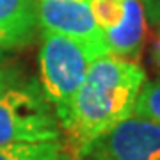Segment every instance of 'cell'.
Returning a JSON list of instances; mask_svg holds the SVG:
<instances>
[{
    "label": "cell",
    "mask_w": 160,
    "mask_h": 160,
    "mask_svg": "<svg viewBox=\"0 0 160 160\" xmlns=\"http://www.w3.org/2000/svg\"><path fill=\"white\" fill-rule=\"evenodd\" d=\"M87 160H160V125L130 116L91 144Z\"/></svg>",
    "instance_id": "277c9868"
},
{
    "label": "cell",
    "mask_w": 160,
    "mask_h": 160,
    "mask_svg": "<svg viewBox=\"0 0 160 160\" xmlns=\"http://www.w3.org/2000/svg\"><path fill=\"white\" fill-rule=\"evenodd\" d=\"M61 123L38 84H14L0 94V146L61 139Z\"/></svg>",
    "instance_id": "3957f363"
},
{
    "label": "cell",
    "mask_w": 160,
    "mask_h": 160,
    "mask_svg": "<svg viewBox=\"0 0 160 160\" xmlns=\"http://www.w3.org/2000/svg\"><path fill=\"white\" fill-rule=\"evenodd\" d=\"M82 160H87V158H82Z\"/></svg>",
    "instance_id": "9a60e30c"
},
{
    "label": "cell",
    "mask_w": 160,
    "mask_h": 160,
    "mask_svg": "<svg viewBox=\"0 0 160 160\" xmlns=\"http://www.w3.org/2000/svg\"><path fill=\"white\" fill-rule=\"evenodd\" d=\"M132 116H137V118L160 125V80L148 82V84L144 82L142 89L135 100Z\"/></svg>",
    "instance_id": "9c48e42d"
},
{
    "label": "cell",
    "mask_w": 160,
    "mask_h": 160,
    "mask_svg": "<svg viewBox=\"0 0 160 160\" xmlns=\"http://www.w3.org/2000/svg\"><path fill=\"white\" fill-rule=\"evenodd\" d=\"M20 82V71L12 66H0V94Z\"/></svg>",
    "instance_id": "8fae6325"
},
{
    "label": "cell",
    "mask_w": 160,
    "mask_h": 160,
    "mask_svg": "<svg viewBox=\"0 0 160 160\" xmlns=\"http://www.w3.org/2000/svg\"><path fill=\"white\" fill-rule=\"evenodd\" d=\"M38 20L43 30L68 36L107 52L103 30L92 16L87 0H38Z\"/></svg>",
    "instance_id": "5b68a950"
},
{
    "label": "cell",
    "mask_w": 160,
    "mask_h": 160,
    "mask_svg": "<svg viewBox=\"0 0 160 160\" xmlns=\"http://www.w3.org/2000/svg\"><path fill=\"white\" fill-rule=\"evenodd\" d=\"M0 160H73L61 141L0 146Z\"/></svg>",
    "instance_id": "ba28073f"
},
{
    "label": "cell",
    "mask_w": 160,
    "mask_h": 160,
    "mask_svg": "<svg viewBox=\"0 0 160 160\" xmlns=\"http://www.w3.org/2000/svg\"><path fill=\"white\" fill-rule=\"evenodd\" d=\"M7 61V53L4 50H0V66H4V62Z\"/></svg>",
    "instance_id": "5bb4252c"
},
{
    "label": "cell",
    "mask_w": 160,
    "mask_h": 160,
    "mask_svg": "<svg viewBox=\"0 0 160 160\" xmlns=\"http://www.w3.org/2000/svg\"><path fill=\"white\" fill-rule=\"evenodd\" d=\"M144 82V69L130 59L105 53L92 61L78 91L57 112L73 160H82L98 137L133 114Z\"/></svg>",
    "instance_id": "6da1fadb"
},
{
    "label": "cell",
    "mask_w": 160,
    "mask_h": 160,
    "mask_svg": "<svg viewBox=\"0 0 160 160\" xmlns=\"http://www.w3.org/2000/svg\"><path fill=\"white\" fill-rule=\"evenodd\" d=\"M89 7L100 29L109 30L123 20L126 0H89Z\"/></svg>",
    "instance_id": "30bf717a"
},
{
    "label": "cell",
    "mask_w": 160,
    "mask_h": 160,
    "mask_svg": "<svg viewBox=\"0 0 160 160\" xmlns=\"http://www.w3.org/2000/svg\"><path fill=\"white\" fill-rule=\"evenodd\" d=\"M142 9L151 23L158 25L160 23V0H141Z\"/></svg>",
    "instance_id": "7c38bea8"
},
{
    "label": "cell",
    "mask_w": 160,
    "mask_h": 160,
    "mask_svg": "<svg viewBox=\"0 0 160 160\" xmlns=\"http://www.w3.org/2000/svg\"><path fill=\"white\" fill-rule=\"evenodd\" d=\"M38 23V0H0V50L29 45Z\"/></svg>",
    "instance_id": "8992f818"
},
{
    "label": "cell",
    "mask_w": 160,
    "mask_h": 160,
    "mask_svg": "<svg viewBox=\"0 0 160 160\" xmlns=\"http://www.w3.org/2000/svg\"><path fill=\"white\" fill-rule=\"evenodd\" d=\"M87 2H89V0H87Z\"/></svg>",
    "instance_id": "2e32d148"
},
{
    "label": "cell",
    "mask_w": 160,
    "mask_h": 160,
    "mask_svg": "<svg viewBox=\"0 0 160 160\" xmlns=\"http://www.w3.org/2000/svg\"><path fill=\"white\" fill-rule=\"evenodd\" d=\"M153 57H155V62L160 66V34L155 41V48H153Z\"/></svg>",
    "instance_id": "4fadbf2b"
},
{
    "label": "cell",
    "mask_w": 160,
    "mask_h": 160,
    "mask_svg": "<svg viewBox=\"0 0 160 160\" xmlns=\"http://www.w3.org/2000/svg\"><path fill=\"white\" fill-rule=\"evenodd\" d=\"M107 52L68 36L43 30L39 50L41 89L55 114L69 103L86 78L92 61Z\"/></svg>",
    "instance_id": "7a4b0ae2"
},
{
    "label": "cell",
    "mask_w": 160,
    "mask_h": 160,
    "mask_svg": "<svg viewBox=\"0 0 160 160\" xmlns=\"http://www.w3.org/2000/svg\"><path fill=\"white\" fill-rule=\"evenodd\" d=\"M144 38V9L141 0H126L125 16L116 27L103 30L107 52L130 59L139 55Z\"/></svg>",
    "instance_id": "52a82bcc"
}]
</instances>
